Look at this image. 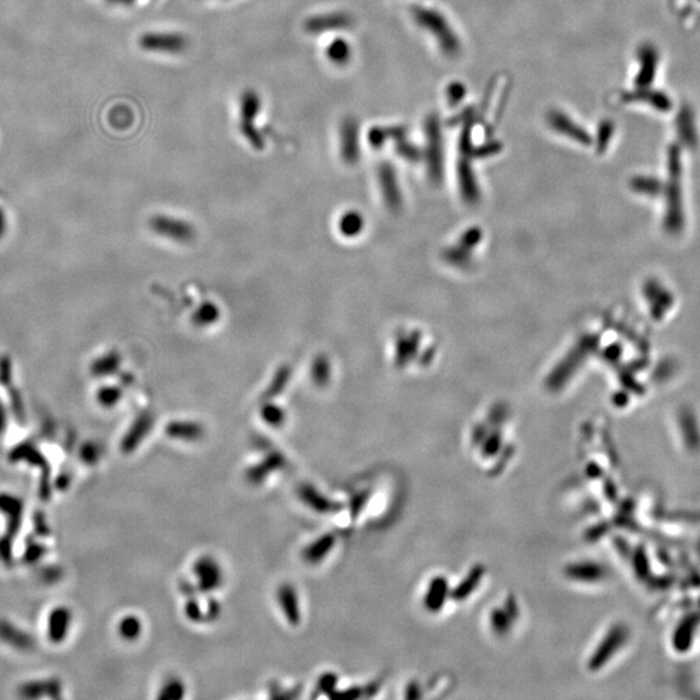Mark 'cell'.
<instances>
[{
  "label": "cell",
  "instance_id": "obj_1",
  "mask_svg": "<svg viewBox=\"0 0 700 700\" xmlns=\"http://www.w3.org/2000/svg\"><path fill=\"white\" fill-rule=\"evenodd\" d=\"M261 112V98L256 91H245L240 100V131L254 150H263L265 139L254 126Z\"/></svg>",
  "mask_w": 700,
  "mask_h": 700
},
{
  "label": "cell",
  "instance_id": "obj_2",
  "mask_svg": "<svg viewBox=\"0 0 700 700\" xmlns=\"http://www.w3.org/2000/svg\"><path fill=\"white\" fill-rule=\"evenodd\" d=\"M153 233L173 242H189L195 239V228L189 222L169 216H154L150 221Z\"/></svg>",
  "mask_w": 700,
  "mask_h": 700
},
{
  "label": "cell",
  "instance_id": "obj_3",
  "mask_svg": "<svg viewBox=\"0 0 700 700\" xmlns=\"http://www.w3.org/2000/svg\"><path fill=\"white\" fill-rule=\"evenodd\" d=\"M140 47L150 52L180 54L187 47V39L175 33H148L139 41Z\"/></svg>",
  "mask_w": 700,
  "mask_h": 700
},
{
  "label": "cell",
  "instance_id": "obj_4",
  "mask_svg": "<svg viewBox=\"0 0 700 700\" xmlns=\"http://www.w3.org/2000/svg\"><path fill=\"white\" fill-rule=\"evenodd\" d=\"M9 458L12 462H20L25 460L31 466L39 467L42 469V477H41V497L48 498L51 492V485H50V467L48 462L45 460L43 454L39 453V450L34 448L30 444H21L17 448L12 450Z\"/></svg>",
  "mask_w": 700,
  "mask_h": 700
},
{
  "label": "cell",
  "instance_id": "obj_5",
  "mask_svg": "<svg viewBox=\"0 0 700 700\" xmlns=\"http://www.w3.org/2000/svg\"><path fill=\"white\" fill-rule=\"evenodd\" d=\"M0 511L7 519V530L3 539H8L13 542L15 537L17 536L18 530L21 528L22 523V515H24V503L22 501L10 494H0Z\"/></svg>",
  "mask_w": 700,
  "mask_h": 700
},
{
  "label": "cell",
  "instance_id": "obj_6",
  "mask_svg": "<svg viewBox=\"0 0 700 700\" xmlns=\"http://www.w3.org/2000/svg\"><path fill=\"white\" fill-rule=\"evenodd\" d=\"M340 153L348 165H354L359 159L358 125L353 118H347L340 127Z\"/></svg>",
  "mask_w": 700,
  "mask_h": 700
},
{
  "label": "cell",
  "instance_id": "obj_7",
  "mask_svg": "<svg viewBox=\"0 0 700 700\" xmlns=\"http://www.w3.org/2000/svg\"><path fill=\"white\" fill-rule=\"evenodd\" d=\"M351 20L345 13H327L310 17L305 22V30L309 34H321L327 31H336L350 27Z\"/></svg>",
  "mask_w": 700,
  "mask_h": 700
},
{
  "label": "cell",
  "instance_id": "obj_8",
  "mask_svg": "<svg viewBox=\"0 0 700 700\" xmlns=\"http://www.w3.org/2000/svg\"><path fill=\"white\" fill-rule=\"evenodd\" d=\"M152 414H140L135 419L134 424L130 427L129 432L126 433L124 440L121 442V450L126 454L133 453L142 444L144 437H147V435L152 430Z\"/></svg>",
  "mask_w": 700,
  "mask_h": 700
},
{
  "label": "cell",
  "instance_id": "obj_9",
  "mask_svg": "<svg viewBox=\"0 0 700 700\" xmlns=\"http://www.w3.org/2000/svg\"><path fill=\"white\" fill-rule=\"evenodd\" d=\"M72 624V613L65 607L54 608L48 618L47 622V634L48 639L54 643H61Z\"/></svg>",
  "mask_w": 700,
  "mask_h": 700
},
{
  "label": "cell",
  "instance_id": "obj_10",
  "mask_svg": "<svg viewBox=\"0 0 700 700\" xmlns=\"http://www.w3.org/2000/svg\"><path fill=\"white\" fill-rule=\"evenodd\" d=\"M195 574L198 577V588L204 592H210L219 586L222 575L216 562L210 557H201L195 566Z\"/></svg>",
  "mask_w": 700,
  "mask_h": 700
},
{
  "label": "cell",
  "instance_id": "obj_11",
  "mask_svg": "<svg viewBox=\"0 0 700 700\" xmlns=\"http://www.w3.org/2000/svg\"><path fill=\"white\" fill-rule=\"evenodd\" d=\"M18 695L27 699H36V698H60L61 697V683L57 680H50V681H33L27 683L20 686Z\"/></svg>",
  "mask_w": 700,
  "mask_h": 700
},
{
  "label": "cell",
  "instance_id": "obj_12",
  "mask_svg": "<svg viewBox=\"0 0 700 700\" xmlns=\"http://www.w3.org/2000/svg\"><path fill=\"white\" fill-rule=\"evenodd\" d=\"M379 182H380V189L383 192V198L386 200V204L391 209H398L401 205V195L400 189L397 186L395 171L389 165H381L379 169Z\"/></svg>",
  "mask_w": 700,
  "mask_h": 700
},
{
  "label": "cell",
  "instance_id": "obj_13",
  "mask_svg": "<svg viewBox=\"0 0 700 700\" xmlns=\"http://www.w3.org/2000/svg\"><path fill=\"white\" fill-rule=\"evenodd\" d=\"M0 641L21 651H30L34 647L33 637L6 620H0Z\"/></svg>",
  "mask_w": 700,
  "mask_h": 700
},
{
  "label": "cell",
  "instance_id": "obj_14",
  "mask_svg": "<svg viewBox=\"0 0 700 700\" xmlns=\"http://www.w3.org/2000/svg\"><path fill=\"white\" fill-rule=\"evenodd\" d=\"M589 349H590V347H589V345H583H583H580V347H577V348L572 351V354H569V356H568V357L563 360V363H562V365H559L557 370L554 371V374H553V377H551V380H550L551 386H562V384L566 381L567 377H569V374H572V372L575 371L576 366L581 362V359H583V356H585V353H586V351Z\"/></svg>",
  "mask_w": 700,
  "mask_h": 700
},
{
  "label": "cell",
  "instance_id": "obj_15",
  "mask_svg": "<svg viewBox=\"0 0 700 700\" xmlns=\"http://www.w3.org/2000/svg\"><path fill=\"white\" fill-rule=\"evenodd\" d=\"M171 439L178 440L196 441L204 436V428L194 422H171L165 428Z\"/></svg>",
  "mask_w": 700,
  "mask_h": 700
},
{
  "label": "cell",
  "instance_id": "obj_16",
  "mask_svg": "<svg viewBox=\"0 0 700 700\" xmlns=\"http://www.w3.org/2000/svg\"><path fill=\"white\" fill-rule=\"evenodd\" d=\"M278 599L288 621L293 625H297L300 622V610H298L296 592L293 590V588L289 585H283L279 589Z\"/></svg>",
  "mask_w": 700,
  "mask_h": 700
},
{
  "label": "cell",
  "instance_id": "obj_17",
  "mask_svg": "<svg viewBox=\"0 0 700 700\" xmlns=\"http://www.w3.org/2000/svg\"><path fill=\"white\" fill-rule=\"evenodd\" d=\"M337 227H339V231H340L342 236H345V238H354V236H358L360 231L363 230L365 221H363V217L360 216L358 212L349 210V212H345L339 218Z\"/></svg>",
  "mask_w": 700,
  "mask_h": 700
},
{
  "label": "cell",
  "instance_id": "obj_18",
  "mask_svg": "<svg viewBox=\"0 0 700 700\" xmlns=\"http://www.w3.org/2000/svg\"><path fill=\"white\" fill-rule=\"evenodd\" d=\"M310 377L313 380L315 386L323 388L330 383L331 379V363L330 359L324 354H318L315 357L312 367H310Z\"/></svg>",
  "mask_w": 700,
  "mask_h": 700
},
{
  "label": "cell",
  "instance_id": "obj_19",
  "mask_svg": "<svg viewBox=\"0 0 700 700\" xmlns=\"http://www.w3.org/2000/svg\"><path fill=\"white\" fill-rule=\"evenodd\" d=\"M291 377H292V370L289 366H280V367L277 370V372L274 374L272 377V380L270 383L269 386L266 388L265 393H263V398L266 401H270L272 400L274 397L280 395L284 392L286 386H288L289 380H291Z\"/></svg>",
  "mask_w": 700,
  "mask_h": 700
},
{
  "label": "cell",
  "instance_id": "obj_20",
  "mask_svg": "<svg viewBox=\"0 0 700 700\" xmlns=\"http://www.w3.org/2000/svg\"><path fill=\"white\" fill-rule=\"evenodd\" d=\"M219 316H221L219 307L216 304L207 301V302H203L195 310V313L192 314V322L195 326L204 328V327H209V326L216 323L217 321L219 319Z\"/></svg>",
  "mask_w": 700,
  "mask_h": 700
},
{
  "label": "cell",
  "instance_id": "obj_21",
  "mask_svg": "<svg viewBox=\"0 0 700 700\" xmlns=\"http://www.w3.org/2000/svg\"><path fill=\"white\" fill-rule=\"evenodd\" d=\"M333 544H335L333 536H331V534L323 536V537L316 539L313 545H310L309 548H306L304 557L310 563L321 562L331 551V548H333Z\"/></svg>",
  "mask_w": 700,
  "mask_h": 700
},
{
  "label": "cell",
  "instance_id": "obj_22",
  "mask_svg": "<svg viewBox=\"0 0 700 700\" xmlns=\"http://www.w3.org/2000/svg\"><path fill=\"white\" fill-rule=\"evenodd\" d=\"M300 497L302 498V501L309 506L312 507L315 511L319 512H330L333 511V502H330L327 498H324L323 495L318 493L315 490L314 488H310V486H302L300 489Z\"/></svg>",
  "mask_w": 700,
  "mask_h": 700
},
{
  "label": "cell",
  "instance_id": "obj_23",
  "mask_svg": "<svg viewBox=\"0 0 700 700\" xmlns=\"http://www.w3.org/2000/svg\"><path fill=\"white\" fill-rule=\"evenodd\" d=\"M326 54L331 63L336 64V65H344L349 61L351 50H350L349 43L345 39L339 38L328 45L327 50H326Z\"/></svg>",
  "mask_w": 700,
  "mask_h": 700
},
{
  "label": "cell",
  "instance_id": "obj_24",
  "mask_svg": "<svg viewBox=\"0 0 700 700\" xmlns=\"http://www.w3.org/2000/svg\"><path fill=\"white\" fill-rule=\"evenodd\" d=\"M446 589H448V585L445 583L444 578H435L432 581L431 586H430V592H428V595H427V607L432 611L440 610L442 603H444V599H445V594H446Z\"/></svg>",
  "mask_w": 700,
  "mask_h": 700
},
{
  "label": "cell",
  "instance_id": "obj_25",
  "mask_svg": "<svg viewBox=\"0 0 700 700\" xmlns=\"http://www.w3.org/2000/svg\"><path fill=\"white\" fill-rule=\"evenodd\" d=\"M283 462H284V459L282 458V455L271 454V455H269L268 458L263 460V463H261L258 466L251 468L249 479H251V481H260L269 472L277 469L279 467H282Z\"/></svg>",
  "mask_w": 700,
  "mask_h": 700
},
{
  "label": "cell",
  "instance_id": "obj_26",
  "mask_svg": "<svg viewBox=\"0 0 700 700\" xmlns=\"http://www.w3.org/2000/svg\"><path fill=\"white\" fill-rule=\"evenodd\" d=\"M118 632H119L121 637L126 641H134L139 637V634L142 632L140 620L135 616H126L121 620V622L118 625Z\"/></svg>",
  "mask_w": 700,
  "mask_h": 700
},
{
  "label": "cell",
  "instance_id": "obj_27",
  "mask_svg": "<svg viewBox=\"0 0 700 700\" xmlns=\"http://www.w3.org/2000/svg\"><path fill=\"white\" fill-rule=\"evenodd\" d=\"M261 415H262V418H263L265 422L270 424V425H274V427H278L280 424H283L284 416H286V414H284L282 407H279L277 404H271V402H268V404L262 406Z\"/></svg>",
  "mask_w": 700,
  "mask_h": 700
},
{
  "label": "cell",
  "instance_id": "obj_28",
  "mask_svg": "<svg viewBox=\"0 0 700 700\" xmlns=\"http://www.w3.org/2000/svg\"><path fill=\"white\" fill-rule=\"evenodd\" d=\"M80 455H81V459L85 463L95 465L99 460L100 457H101V448H100L98 444L89 442V444H86V445L82 446Z\"/></svg>",
  "mask_w": 700,
  "mask_h": 700
},
{
  "label": "cell",
  "instance_id": "obj_29",
  "mask_svg": "<svg viewBox=\"0 0 700 700\" xmlns=\"http://www.w3.org/2000/svg\"><path fill=\"white\" fill-rule=\"evenodd\" d=\"M568 574L572 578L577 580H594L599 575V569L597 567L575 566L569 568Z\"/></svg>",
  "mask_w": 700,
  "mask_h": 700
},
{
  "label": "cell",
  "instance_id": "obj_30",
  "mask_svg": "<svg viewBox=\"0 0 700 700\" xmlns=\"http://www.w3.org/2000/svg\"><path fill=\"white\" fill-rule=\"evenodd\" d=\"M184 695V686L180 681H171L166 683V686L162 689L161 694L159 695L160 699H180Z\"/></svg>",
  "mask_w": 700,
  "mask_h": 700
},
{
  "label": "cell",
  "instance_id": "obj_31",
  "mask_svg": "<svg viewBox=\"0 0 700 700\" xmlns=\"http://www.w3.org/2000/svg\"><path fill=\"white\" fill-rule=\"evenodd\" d=\"M45 548L43 545L38 544L36 541H27V550H25V555H24V559L27 563H36L41 557H43L45 555Z\"/></svg>",
  "mask_w": 700,
  "mask_h": 700
},
{
  "label": "cell",
  "instance_id": "obj_32",
  "mask_svg": "<svg viewBox=\"0 0 700 700\" xmlns=\"http://www.w3.org/2000/svg\"><path fill=\"white\" fill-rule=\"evenodd\" d=\"M121 398V391L118 388H105L100 392V404L104 406H113L116 404Z\"/></svg>",
  "mask_w": 700,
  "mask_h": 700
},
{
  "label": "cell",
  "instance_id": "obj_33",
  "mask_svg": "<svg viewBox=\"0 0 700 700\" xmlns=\"http://www.w3.org/2000/svg\"><path fill=\"white\" fill-rule=\"evenodd\" d=\"M118 365H119V357L117 356L116 353H112V354L107 356V357L104 358V360H101V362H100V372H101V374H105V375H107V374H112V372L117 371Z\"/></svg>",
  "mask_w": 700,
  "mask_h": 700
},
{
  "label": "cell",
  "instance_id": "obj_34",
  "mask_svg": "<svg viewBox=\"0 0 700 700\" xmlns=\"http://www.w3.org/2000/svg\"><path fill=\"white\" fill-rule=\"evenodd\" d=\"M60 575H61V571L60 568H54V567H50V568H45L42 572V578L45 580V583H54L60 578Z\"/></svg>",
  "mask_w": 700,
  "mask_h": 700
},
{
  "label": "cell",
  "instance_id": "obj_35",
  "mask_svg": "<svg viewBox=\"0 0 700 700\" xmlns=\"http://www.w3.org/2000/svg\"><path fill=\"white\" fill-rule=\"evenodd\" d=\"M186 613L189 616V619L194 620V621H201L203 618H201V610L198 608V604L196 601H189V604L186 606Z\"/></svg>",
  "mask_w": 700,
  "mask_h": 700
},
{
  "label": "cell",
  "instance_id": "obj_36",
  "mask_svg": "<svg viewBox=\"0 0 700 700\" xmlns=\"http://www.w3.org/2000/svg\"><path fill=\"white\" fill-rule=\"evenodd\" d=\"M36 530L39 533V536H47L45 533H48V528L45 523V516L41 512H36Z\"/></svg>",
  "mask_w": 700,
  "mask_h": 700
},
{
  "label": "cell",
  "instance_id": "obj_37",
  "mask_svg": "<svg viewBox=\"0 0 700 700\" xmlns=\"http://www.w3.org/2000/svg\"><path fill=\"white\" fill-rule=\"evenodd\" d=\"M335 683H336V677L333 674L324 676L322 681H321V689H322L321 692H331L333 686H335Z\"/></svg>",
  "mask_w": 700,
  "mask_h": 700
},
{
  "label": "cell",
  "instance_id": "obj_38",
  "mask_svg": "<svg viewBox=\"0 0 700 700\" xmlns=\"http://www.w3.org/2000/svg\"><path fill=\"white\" fill-rule=\"evenodd\" d=\"M68 484H69V479H68V477L65 475L60 476V477L57 479V481H56L57 488H60V489H65V488L68 486Z\"/></svg>",
  "mask_w": 700,
  "mask_h": 700
},
{
  "label": "cell",
  "instance_id": "obj_39",
  "mask_svg": "<svg viewBox=\"0 0 700 700\" xmlns=\"http://www.w3.org/2000/svg\"><path fill=\"white\" fill-rule=\"evenodd\" d=\"M122 1H133V0H122Z\"/></svg>",
  "mask_w": 700,
  "mask_h": 700
}]
</instances>
